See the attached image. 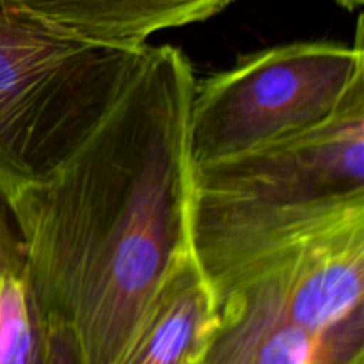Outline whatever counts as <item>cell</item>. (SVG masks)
<instances>
[{
	"mask_svg": "<svg viewBox=\"0 0 364 364\" xmlns=\"http://www.w3.org/2000/svg\"><path fill=\"white\" fill-rule=\"evenodd\" d=\"M7 2H11V0H0V6H4V4H7Z\"/></svg>",
	"mask_w": 364,
	"mask_h": 364,
	"instance_id": "7c38bea8",
	"label": "cell"
},
{
	"mask_svg": "<svg viewBox=\"0 0 364 364\" xmlns=\"http://www.w3.org/2000/svg\"><path fill=\"white\" fill-rule=\"evenodd\" d=\"M45 364H82L77 340L66 323L45 320Z\"/></svg>",
	"mask_w": 364,
	"mask_h": 364,
	"instance_id": "9c48e42d",
	"label": "cell"
},
{
	"mask_svg": "<svg viewBox=\"0 0 364 364\" xmlns=\"http://www.w3.org/2000/svg\"><path fill=\"white\" fill-rule=\"evenodd\" d=\"M205 364H364V288L320 247L258 267L217 299Z\"/></svg>",
	"mask_w": 364,
	"mask_h": 364,
	"instance_id": "5b68a950",
	"label": "cell"
},
{
	"mask_svg": "<svg viewBox=\"0 0 364 364\" xmlns=\"http://www.w3.org/2000/svg\"><path fill=\"white\" fill-rule=\"evenodd\" d=\"M217 327V297L188 247L114 364H205Z\"/></svg>",
	"mask_w": 364,
	"mask_h": 364,
	"instance_id": "8992f818",
	"label": "cell"
},
{
	"mask_svg": "<svg viewBox=\"0 0 364 364\" xmlns=\"http://www.w3.org/2000/svg\"><path fill=\"white\" fill-rule=\"evenodd\" d=\"M341 9L348 11V13H354V11L361 9L364 0H334Z\"/></svg>",
	"mask_w": 364,
	"mask_h": 364,
	"instance_id": "8fae6325",
	"label": "cell"
},
{
	"mask_svg": "<svg viewBox=\"0 0 364 364\" xmlns=\"http://www.w3.org/2000/svg\"><path fill=\"white\" fill-rule=\"evenodd\" d=\"M194 68L148 45L128 84L59 169L6 203L45 320L82 364H114L188 242Z\"/></svg>",
	"mask_w": 364,
	"mask_h": 364,
	"instance_id": "6da1fadb",
	"label": "cell"
},
{
	"mask_svg": "<svg viewBox=\"0 0 364 364\" xmlns=\"http://www.w3.org/2000/svg\"><path fill=\"white\" fill-rule=\"evenodd\" d=\"M6 201L0 196V281L6 274H20L25 270V255L16 226L9 223Z\"/></svg>",
	"mask_w": 364,
	"mask_h": 364,
	"instance_id": "30bf717a",
	"label": "cell"
},
{
	"mask_svg": "<svg viewBox=\"0 0 364 364\" xmlns=\"http://www.w3.org/2000/svg\"><path fill=\"white\" fill-rule=\"evenodd\" d=\"M146 46L87 41L14 0L0 6L4 201L45 180L73 155L135 73Z\"/></svg>",
	"mask_w": 364,
	"mask_h": 364,
	"instance_id": "3957f363",
	"label": "cell"
},
{
	"mask_svg": "<svg viewBox=\"0 0 364 364\" xmlns=\"http://www.w3.org/2000/svg\"><path fill=\"white\" fill-rule=\"evenodd\" d=\"M28 13L87 41L142 48L151 36L201 23L235 0H14Z\"/></svg>",
	"mask_w": 364,
	"mask_h": 364,
	"instance_id": "52a82bcc",
	"label": "cell"
},
{
	"mask_svg": "<svg viewBox=\"0 0 364 364\" xmlns=\"http://www.w3.org/2000/svg\"><path fill=\"white\" fill-rule=\"evenodd\" d=\"M0 364H45V318L25 270L0 281Z\"/></svg>",
	"mask_w": 364,
	"mask_h": 364,
	"instance_id": "ba28073f",
	"label": "cell"
},
{
	"mask_svg": "<svg viewBox=\"0 0 364 364\" xmlns=\"http://www.w3.org/2000/svg\"><path fill=\"white\" fill-rule=\"evenodd\" d=\"M363 16L354 45L270 46L196 80L188 114L192 166L230 159L333 119L364 98Z\"/></svg>",
	"mask_w": 364,
	"mask_h": 364,
	"instance_id": "277c9868",
	"label": "cell"
},
{
	"mask_svg": "<svg viewBox=\"0 0 364 364\" xmlns=\"http://www.w3.org/2000/svg\"><path fill=\"white\" fill-rule=\"evenodd\" d=\"M364 219V98L304 134L192 166L188 242L219 299L269 259Z\"/></svg>",
	"mask_w": 364,
	"mask_h": 364,
	"instance_id": "7a4b0ae2",
	"label": "cell"
}]
</instances>
